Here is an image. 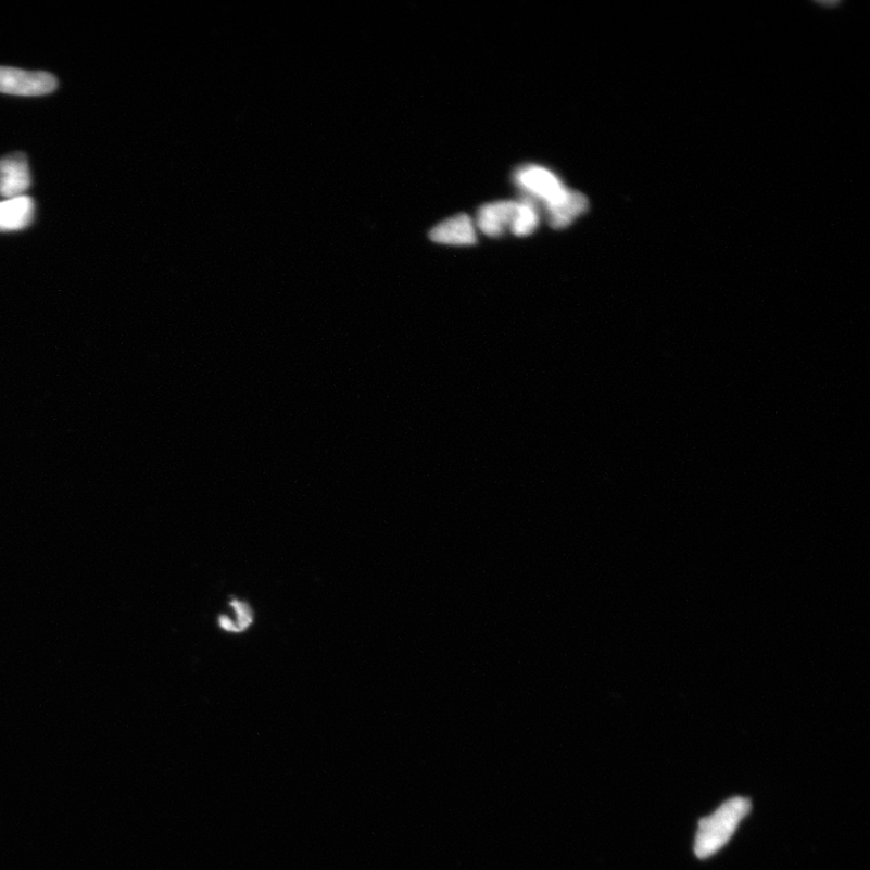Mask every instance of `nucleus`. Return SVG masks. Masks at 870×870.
Here are the masks:
<instances>
[{"mask_svg": "<svg viewBox=\"0 0 870 870\" xmlns=\"http://www.w3.org/2000/svg\"><path fill=\"white\" fill-rule=\"evenodd\" d=\"M749 811L751 802L744 797H735L723 803L713 815L702 819L695 837V855L708 858L721 850L732 840L740 822Z\"/></svg>", "mask_w": 870, "mask_h": 870, "instance_id": "1", "label": "nucleus"}, {"mask_svg": "<svg viewBox=\"0 0 870 870\" xmlns=\"http://www.w3.org/2000/svg\"><path fill=\"white\" fill-rule=\"evenodd\" d=\"M35 218V202L29 197L0 201V231L24 230Z\"/></svg>", "mask_w": 870, "mask_h": 870, "instance_id": "6", "label": "nucleus"}, {"mask_svg": "<svg viewBox=\"0 0 870 870\" xmlns=\"http://www.w3.org/2000/svg\"><path fill=\"white\" fill-rule=\"evenodd\" d=\"M539 224L540 214L537 212L534 203L529 199L517 202L510 224L513 234L525 238V236L533 234Z\"/></svg>", "mask_w": 870, "mask_h": 870, "instance_id": "9", "label": "nucleus"}, {"mask_svg": "<svg viewBox=\"0 0 870 870\" xmlns=\"http://www.w3.org/2000/svg\"><path fill=\"white\" fill-rule=\"evenodd\" d=\"M515 180L530 196L543 201L545 207L557 205L571 191L563 185V181L552 171L535 165L521 167L515 174Z\"/></svg>", "mask_w": 870, "mask_h": 870, "instance_id": "2", "label": "nucleus"}, {"mask_svg": "<svg viewBox=\"0 0 870 870\" xmlns=\"http://www.w3.org/2000/svg\"><path fill=\"white\" fill-rule=\"evenodd\" d=\"M517 202L500 201L483 205L478 212V227L489 238H500L510 227Z\"/></svg>", "mask_w": 870, "mask_h": 870, "instance_id": "7", "label": "nucleus"}, {"mask_svg": "<svg viewBox=\"0 0 870 870\" xmlns=\"http://www.w3.org/2000/svg\"><path fill=\"white\" fill-rule=\"evenodd\" d=\"M588 199L582 192L569 191L567 198L560 203L546 207L551 227L556 230L567 228L580 214H583L588 210Z\"/></svg>", "mask_w": 870, "mask_h": 870, "instance_id": "8", "label": "nucleus"}, {"mask_svg": "<svg viewBox=\"0 0 870 870\" xmlns=\"http://www.w3.org/2000/svg\"><path fill=\"white\" fill-rule=\"evenodd\" d=\"M230 606L235 610L236 620L234 621L235 632H242L253 625V610L251 606L240 600H231Z\"/></svg>", "mask_w": 870, "mask_h": 870, "instance_id": "10", "label": "nucleus"}, {"mask_svg": "<svg viewBox=\"0 0 870 870\" xmlns=\"http://www.w3.org/2000/svg\"><path fill=\"white\" fill-rule=\"evenodd\" d=\"M58 89V79L47 72L0 67V92L15 96H42Z\"/></svg>", "mask_w": 870, "mask_h": 870, "instance_id": "3", "label": "nucleus"}, {"mask_svg": "<svg viewBox=\"0 0 870 870\" xmlns=\"http://www.w3.org/2000/svg\"><path fill=\"white\" fill-rule=\"evenodd\" d=\"M432 241L449 245H471L477 242L475 225L467 214H458L440 224L429 234Z\"/></svg>", "mask_w": 870, "mask_h": 870, "instance_id": "5", "label": "nucleus"}, {"mask_svg": "<svg viewBox=\"0 0 870 870\" xmlns=\"http://www.w3.org/2000/svg\"><path fill=\"white\" fill-rule=\"evenodd\" d=\"M29 187L30 172L25 154H9L0 160V196L5 199L24 197Z\"/></svg>", "mask_w": 870, "mask_h": 870, "instance_id": "4", "label": "nucleus"}]
</instances>
